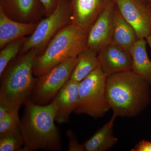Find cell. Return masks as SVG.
<instances>
[{
    "label": "cell",
    "mask_w": 151,
    "mask_h": 151,
    "mask_svg": "<svg viewBox=\"0 0 151 151\" xmlns=\"http://www.w3.org/2000/svg\"><path fill=\"white\" fill-rule=\"evenodd\" d=\"M24 105L19 126L24 141L22 151L61 150L60 133L55 124L56 110L54 102L40 105L29 98Z\"/></svg>",
    "instance_id": "obj_1"
},
{
    "label": "cell",
    "mask_w": 151,
    "mask_h": 151,
    "mask_svg": "<svg viewBox=\"0 0 151 151\" xmlns=\"http://www.w3.org/2000/svg\"><path fill=\"white\" fill-rule=\"evenodd\" d=\"M151 87L132 70L107 77L106 98L113 115L131 118L140 114L151 103Z\"/></svg>",
    "instance_id": "obj_2"
},
{
    "label": "cell",
    "mask_w": 151,
    "mask_h": 151,
    "mask_svg": "<svg viewBox=\"0 0 151 151\" xmlns=\"http://www.w3.org/2000/svg\"><path fill=\"white\" fill-rule=\"evenodd\" d=\"M37 56L35 49L19 55L0 76V104L9 111L20 108L30 97L37 79L33 70Z\"/></svg>",
    "instance_id": "obj_3"
},
{
    "label": "cell",
    "mask_w": 151,
    "mask_h": 151,
    "mask_svg": "<svg viewBox=\"0 0 151 151\" xmlns=\"http://www.w3.org/2000/svg\"><path fill=\"white\" fill-rule=\"evenodd\" d=\"M88 31L70 23L52 39L43 52L36 57L33 74L38 77L69 58L78 57L86 48Z\"/></svg>",
    "instance_id": "obj_4"
},
{
    "label": "cell",
    "mask_w": 151,
    "mask_h": 151,
    "mask_svg": "<svg viewBox=\"0 0 151 151\" xmlns=\"http://www.w3.org/2000/svg\"><path fill=\"white\" fill-rule=\"evenodd\" d=\"M107 77L100 66L79 83V99L74 113L102 118L111 109L106 96Z\"/></svg>",
    "instance_id": "obj_5"
},
{
    "label": "cell",
    "mask_w": 151,
    "mask_h": 151,
    "mask_svg": "<svg viewBox=\"0 0 151 151\" xmlns=\"http://www.w3.org/2000/svg\"><path fill=\"white\" fill-rule=\"evenodd\" d=\"M70 23L71 11L69 2L68 0H59L54 12L37 24L35 30L27 38L19 55L35 49L37 56L40 55L55 35Z\"/></svg>",
    "instance_id": "obj_6"
},
{
    "label": "cell",
    "mask_w": 151,
    "mask_h": 151,
    "mask_svg": "<svg viewBox=\"0 0 151 151\" xmlns=\"http://www.w3.org/2000/svg\"><path fill=\"white\" fill-rule=\"evenodd\" d=\"M78 60V57L66 60L37 77L29 99L40 105H46L51 102L70 79Z\"/></svg>",
    "instance_id": "obj_7"
},
{
    "label": "cell",
    "mask_w": 151,
    "mask_h": 151,
    "mask_svg": "<svg viewBox=\"0 0 151 151\" xmlns=\"http://www.w3.org/2000/svg\"><path fill=\"white\" fill-rule=\"evenodd\" d=\"M116 6L134 28L139 39L151 35V11L147 0H114Z\"/></svg>",
    "instance_id": "obj_8"
},
{
    "label": "cell",
    "mask_w": 151,
    "mask_h": 151,
    "mask_svg": "<svg viewBox=\"0 0 151 151\" xmlns=\"http://www.w3.org/2000/svg\"><path fill=\"white\" fill-rule=\"evenodd\" d=\"M114 1L97 17L88 32L86 47L97 53L112 42Z\"/></svg>",
    "instance_id": "obj_9"
},
{
    "label": "cell",
    "mask_w": 151,
    "mask_h": 151,
    "mask_svg": "<svg viewBox=\"0 0 151 151\" xmlns=\"http://www.w3.org/2000/svg\"><path fill=\"white\" fill-rule=\"evenodd\" d=\"M71 23L89 31L101 13L114 0H68Z\"/></svg>",
    "instance_id": "obj_10"
},
{
    "label": "cell",
    "mask_w": 151,
    "mask_h": 151,
    "mask_svg": "<svg viewBox=\"0 0 151 151\" xmlns=\"http://www.w3.org/2000/svg\"><path fill=\"white\" fill-rule=\"evenodd\" d=\"M97 58L98 65L107 77L132 70L131 52L112 42L100 50Z\"/></svg>",
    "instance_id": "obj_11"
},
{
    "label": "cell",
    "mask_w": 151,
    "mask_h": 151,
    "mask_svg": "<svg viewBox=\"0 0 151 151\" xmlns=\"http://www.w3.org/2000/svg\"><path fill=\"white\" fill-rule=\"evenodd\" d=\"M0 8L14 20L37 22L45 10L39 0H0Z\"/></svg>",
    "instance_id": "obj_12"
},
{
    "label": "cell",
    "mask_w": 151,
    "mask_h": 151,
    "mask_svg": "<svg viewBox=\"0 0 151 151\" xmlns=\"http://www.w3.org/2000/svg\"><path fill=\"white\" fill-rule=\"evenodd\" d=\"M80 82L69 79L60 90L52 101L56 107L55 121L59 124L69 122L70 114L78 105Z\"/></svg>",
    "instance_id": "obj_13"
},
{
    "label": "cell",
    "mask_w": 151,
    "mask_h": 151,
    "mask_svg": "<svg viewBox=\"0 0 151 151\" xmlns=\"http://www.w3.org/2000/svg\"><path fill=\"white\" fill-rule=\"evenodd\" d=\"M37 22H21L8 17L0 8V49L19 39L32 35L37 26Z\"/></svg>",
    "instance_id": "obj_14"
},
{
    "label": "cell",
    "mask_w": 151,
    "mask_h": 151,
    "mask_svg": "<svg viewBox=\"0 0 151 151\" xmlns=\"http://www.w3.org/2000/svg\"><path fill=\"white\" fill-rule=\"evenodd\" d=\"M139 39L134 28L124 19L115 4L113 14V33L111 42L131 51Z\"/></svg>",
    "instance_id": "obj_15"
},
{
    "label": "cell",
    "mask_w": 151,
    "mask_h": 151,
    "mask_svg": "<svg viewBox=\"0 0 151 151\" xmlns=\"http://www.w3.org/2000/svg\"><path fill=\"white\" fill-rule=\"evenodd\" d=\"M116 118V116L113 115L110 121L82 144L84 151H106L117 144L118 139L113 133Z\"/></svg>",
    "instance_id": "obj_16"
},
{
    "label": "cell",
    "mask_w": 151,
    "mask_h": 151,
    "mask_svg": "<svg viewBox=\"0 0 151 151\" xmlns=\"http://www.w3.org/2000/svg\"><path fill=\"white\" fill-rule=\"evenodd\" d=\"M146 39H139L130 51L132 57V70L151 86V60L147 50Z\"/></svg>",
    "instance_id": "obj_17"
},
{
    "label": "cell",
    "mask_w": 151,
    "mask_h": 151,
    "mask_svg": "<svg viewBox=\"0 0 151 151\" xmlns=\"http://www.w3.org/2000/svg\"><path fill=\"white\" fill-rule=\"evenodd\" d=\"M98 53L86 47L78 56V62L73 68L70 79L80 82L98 67Z\"/></svg>",
    "instance_id": "obj_18"
},
{
    "label": "cell",
    "mask_w": 151,
    "mask_h": 151,
    "mask_svg": "<svg viewBox=\"0 0 151 151\" xmlns=\"http://www.w3.org/2000/svg\"><path fill=\"white\" fill-rule=\"evenodd\" d=\"M24 141L19 127L0 134V151H20Z\"/></svg>",
    "instance_id": "obj_19"
},
{
    "label": "cell",
    "mask_w": 151,
    "mask_h": 151,
    "mask_svg": "<svg viewBox=\"0 0 151 151\" xmlns=\"http://www.w3.org/2000/svg\"><path fill=\"white\" fill-rule=\"evenodd\" d=\"M24 37L7 44L1 49L0 52V76L9 63L19 55L22 47L27 40Z\"/></svg>",
    "instance_id": "obj_20"
},
{
    "label": "cell",
    "mask_w": 151,
    "mask_h": 151,
    "mask_svg": "<svg viewBox=\"0 0 151 151\" xmlns=\"http://www.w3.org/2000/svg\"><path fill=\"white\" fill-rule=\"evenodd\" d=\"M19 109L17 108L9 111L5 118L0 121V134L8 132L19 126L21 120L19 117Z\"/></svg>",
    "instance_id": "obj_21"
},
{
    "label": "cell",
    "mask_w": 151,
    "mask_h": 151,
    "mask_svg": "<svg viewBox=\"0 0 151 151\" xmlns=\"http://www.w3.org/2000/svg\"><path fill=\"white\" fill-rule=\"evenodd\" d=\"M66 134L68 140V151H84L83 145L78 143L76 136L72 130L67 131Z\"/></svg>",
    "instance_id": "obj_22"
},
{
    "label": "cell",
    "mask_w": 151,
    "mask_h": 151,
    "mask_svg": "<svg viewBox=\"0 0 151 151\" xmlns=\"http://www.w3.org/2000/svg\"><path fill=\"white\" fill-rule=\"evenodd\" d=\"M40 1L42 4L45 10V15L46 17H48L51 14L56 8L59 0H39Z\"/></svg>",
    "instance_id": "obj_23"
},
{
    "label": "cell",
    "mask_w": 151,
    "mask_h": 151,
    "mask_svg": "<svg viewBox=\"0 0 151 151\" xmlns=\"http://www.w3.org/2000/svg\"><path fill=\"white\" fill-rule=\"evenodd\" d=\"M131 151H151V142L145 140L140 141Z\"/></svg>",
    "instance_id": "obj_24"
},
{
    "label": "cell",
    "mask_w": 151,
    "mask_h": 151,
    "mask_svg": "<svg viewBox=\"0 0 151 151\" xmlns=\"http://www.w3.org/2000/svg\"><path fill=\"white\" fill-rule=\"evenodd\" d=\"M9 112V111L6 107H5L4 105L0 104V121H1L3 119L5 118Z\"/></svg>",
    "instance_id": "obj_25"
},
{
    "label": "cell",
    "mask_w": 151,
    "mask_h": 151,
    "mask_svg": "<svg viewBox=\"0 0 151 151\" xmlns=\"http://www.w3.org/2000/svg\"><path fill=\"white\" fill-rule=\"evenodd\" d=\"M146 40H147V44L149 45V46L150 47L151 49V35L149 36L146 38Z\"/></svg>",
    "instance_id": "obj_26"
},
{
    "label": "cell",
    "mask_w": 151,
    "mask_h": 151,
    "mask_svg": "<svg viewBox=\"0 0 151 151\" xmlns=\"http://www.w3.org/2000/svg\"><path fill=\"white\" fill-rule=\"evenodd\" d=\"M147 2L148 4V5L149 7H150V9L151 11V0H147Z\"/></svg>",
    "instance_id": "obj_27"
}]
</instances>
